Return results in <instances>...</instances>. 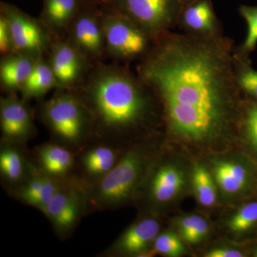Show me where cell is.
<instances>
[{
    "label": "cell",
    "instance_id": "8fae6325",
    "mask_svg": "<svg viewBox=\"0 0 257 257\" xmlns=\"http://www.w3.org/2000/svg\"><path fill=\"white\" fill-rule=\"evenodd\" d=\"M0 128L2 140L25 145L36 135L32 111L16 93L0 99Z\"/></svg>",
    "mask_w": 257,
    "mask_h": 257
},
{
    "label": "cell",
    "instance_id": "83f0119b",
    "mask_svg": "<svg viewBox=\"0 0 257 257\" xmlns=\"http://www.w3.org/2000/svg\"><path fill=\"white\" fill-rule=\"evenodd\" d=\"M246 131L251 145L257 151V105L248 109L246 116Z\"/></svg>",
    "mask_w": 257,
    "mask_h": 257
},
{
    "label": "cell",
    "instance_id": "5bb4252c",
    "mask_svg": "<svg viewBox=\"0 0 257 257\" xmlns=\"http://www.w3.org/2000/svg\"><path fill=\"white\" fill-rule=\"evenodd\" d=\"M76 157L77 152L52 141L37 147L34 162L45 175L63 180L73 175Z\"/></svg>",
    "mask_w": 257,
    "mask_h": 257
},
{
    "label": "cell",
    "instance_id": "9c48e42d",
    "mask_svg": "<svg viewBox=\"0 0 257 257\" xmlns=\"http://www.w3.org/2000/svg\"><path fill=\"white\" fill-rule=\"evenodd\" d=\"M126 151L120 145L91 143L77 151L72 177L85 188L100 181L117 164Z\"/></svg>",
    "mask_w": 257,
    "mask_h": 257
},
{
    "label": "cell",
    "instance_id": "cb8c5ba5",
    "mask_svg": "<svg viewBox=\"0 0 257 257\" xmlns=\"http://www.w3.org/2000/svg\"><path fill=\"white\" fill-rule=\"evenodd\" d=\"M257 222V202L243 206L229 221L230 229L234 232H243Z\"/></svg>",
    "mask_w": 257,
    "mask_h": 257
},
{
    "label": "cell",
    "instance_id": "4316f807",
    "mask_svg": "<svg viewBox=\"0 0 257 257\" xmlns=\"http://www.w3.org/2000/svg\"><path fill=\"white\" fill-rule=\"evenodd\" d=\"M14 53L11 32L8 21L0 13V54L2 57Z\"/></svg>",
    "mask_w": 257,
    "mask_h": 257
},
{
    "label": "cell",
    "instance_id": "ac0fdd59",
    "mask_svg": "<svg viewBox=\"0 0 257 257\" xmlns=\"http://www.w3.org/2000/svg\"><path fill=\"white\" fill-rule=\"evenodd\" d=\"M183 185V175L178 169L172 165L161 166L150 179L149 197L155 204H165L175 198Z\"/></svg>",
    "mask_w": 257,
    "mask_h": 257
},
{
    "label": "cell",
    "instance_id": "7a4b0ae2",
    "mask_svg": "<svg viewBox=\"0 0 257 257\" xmlns=\"http://www.w3.org/2000/svg\"><path fill=\"white\" fill-rule=\"evenodd\" d=\"M142 148L125 151L114 168L86 189V214L112 210L127 203L138 192L148 163Z\"/></svg>",
    "mask_w": 257,
    "mask_h": 257
},
{
    "label": "cell",
    "instance_id": "e0dca14e",
    "mask_svg": "<svg viewBox=\"0 0 257 257\" xmlns=\"http://www.w3.org/2000/svg\"><path fill=\"white\" fill-rule=\"evenodd\" d=\"M179 19L191 34L216 35V19L210 0H195L184 5Z\"/></svg>",
    "mask_w": 257,
    "mask_h": 257
},
{
    "label": "cell",
    "instance_id": "3957f363",
    "mask_svg": "<svg viewBox=\"0 0 257 257\" xmlns=\"http://www.w3.org/2000/svg\"><path fill=\"white\" fill-rule=\"evenodd\" d=\"M52 141L77 152L91 143V122L85 107L69 89H57L39 109Z\"/></svg>",
    "mask_w": 257,
    "mask_h": 257
},
{
    "label": "cell",
    "instance_id": "f546056e",
    "mask_svg": "<svg viewBox=\"0 0 257 257\" xmlns=\"http://www.w3.org/2000/svg\"><path fill=\"white\" fill-rule=\"evenodd\" d=\"M85 3L96 5L99 8H109L112 4L114 0H84Z\"/></svg>",
    "mask_w": 257,
    "mask_h": 257
},
{
    "label": "cell",
    "instance_id": "6da1fadb",
    "mask_svg": "<svg viewBox=\"0 0 257 257\" xmlns=\"http://www.w3.org/2000/svg\"><path fill=\"white\" fill-rule=\"evenodd\" d=\"M69 90L89 114L91 143L120 145L126 135L147 124L153 114L155 94L138 74L119 62L94 64Z\"/></svg>",
    "mask_w": 257,
    "mask_h": 257
},
{
    "label": "cell",
    "instance_id": "2e32d148",
    "mask_svg": "<svg viewBox=\"0 0 257 257\" xmlns=\"http://www.w3.org/2000/svg\"><path fill=\"white\" fill-rule=\"evenodd\" d=\"M35 60L13 53L2 57L0 62V84L7 94L20 92L29 76L31 74Z\"/></svg>",
    "mask_w": 257,
    "mask_h": 257
},
{
    "label": "cell",
    "instance_id": "7402d4cb",
    "mask_svg": "<svg viewBox=\"0 0 257 257\" xmlns=\"http://www.w3.org/2000/svg\"><path fill=\"white\" fill-rule=\"evenodd\" d=\"M179 227L184 241L189 243H197L205 237L209 225L204 218L190 215L185 216L181 220Z\"/></svg>",
    "mask_w": 257,
    "mask_h": 257
},
{
    "label": "cell",
    "instance_id": "d4e9b609",
    "mask_svg": "<svg viewBox=\"0 0 257 257\" xmlns=\"http://www.w3.org/2000/svg\"><path fill=\"white\" fill-rule=\"evenodd\" d=\"M239 12L248 25L247 37L243 45V50H252L257 43V7L241 6Z\"/></svg>",
    "mask_w": 257,
    "mask_h": 257
},
{
    "label": "cell",
    "instance_id": "4dcf8cb0",
    "mask_svg": "<svg viewBox=\"0 0 257 257\" xmlns=\"http://www.w3.org/2000/svg\"><path fill=\"white\" fill-rule=\"evenodd\" d=\"M195 1V0H182V3L184 5L189 4V3H192V2Z\"/></svg>",
    "mask_w": 257,
    "mask_h": 257
},
{
    "label": "cell",
    "instance_id": "8992f818",
    "mask_svg": "<svg viewBox=\"0 0 257 257\" xmlns=\"http://www.w3.org/2000/svg\"><path fill=\"white\" fill-rule=\"evenodd\" d=\"M182 0H114L109 8L131 19L157 40L179 19Z\"/></svg>",
    "mask_w": 257,
    "mask_h": 257
},
{
    "label": "cell",
    "instance_id": "4fadbf2b",
    "mask_svg": "<svg viewBox=\"0 0 257 257\" xmlns=\"http://www.w3.org/2000/svg\"><path fill=\"white\" fill-rule=\"evenodd\" d=\"M25 145L2 140L0 148V175L3 185L10 193L21 187L31 175L35 162L25 154Z\"/></svg>",
    "mask_w": 257,
    "mask_h": 257
},
{
    "label": "cell",
    "instance_id": "f1b7e54d",
    "mask_svg": "<svg viewBox=\"0 0 257 257\" xmlns=\"http://www.w3.org/2000/svg\"><path fill=\"white\" fill-rule=\"evenodd\" d=\"M207 257H242L243 253L230 248H214L205 255Z\"/></svg>",
    "mask_w": 257,
    "mask_h": 257
},
{
    "label": "cell",
    "instance_id": "277c9868",
    "mask_svg": "<svg viewBox=\"0 0 257 257\" xmlns=\"http://www.w3.org/2000/svg\"><path fill=\"white\" fill-rule=\"evenodd\" d=\"M106 58L119 63L143 59L156 40L131 19L109 8H101Z\"/></svg>",
    "mask_w": 257,
    "mask_h": 257
},
{
    "label": "cell",
    "instance_id": "1f68e13d",
    "mask_svg": "<svg viewBox=\"0 0 257 257\" xmlns=\"http://www.w3.org/2000/svg\"><path fill=\"white\" fill-rule=\"evenodd\" d=\"M254 256L257 257V248H256V251H255Z\"/></svg>",
    "mask_w": 257,
    "mask_h": 257
},
{
    "label": "cell",
    "instance_id": "44dd1931",
    "mask_svg": "<svg viewBox=\"0 0 257 257\" xmlns=\"http://www.w3.org/2000/svg\"><path fill=\"white\" fill-rule=\"evenodd\" d=\"M193 185L198 201L204 207H211L216 201L214 179L205 167L197 165L193 172Z\"/></svg>",
    "mask_w": 257,
    "mask_h": 257
},
{
    "label": "cell",
    "instance_id": "52a82bcc",
    "mask_svg": "<svg viewBox=\"0 0 257 257\" xmlns=\"http://www.w3.org/2000/svg\"><path fill=\"white\" fill-rule=\"evenodd\" d=\"M40 211L50 221L58 237L67 239L86 214L85 187L73 177L67 179Z\"/></svg>",
    "mask_w": 257,
    "mask_h": 257
},
{
    "label": "cell",
    "instance_id": "5b68a950",
    "mask_svg": "<svg viewBox=\"0 0 257 257\" xmlns=\"http://www.w3.org/2000/svg\"><path fill=\"white\" fill-rule=\"evenodd\" d=\"M0 13L8 21L14 53L34 60L45 57L55 38L40 19L24 13L14 5L1 2Z\"/></svg>",
    "mask_w": 257,
    "mask_h": 257
},
{
    "label": "cell",
    "instance_id": "484cf974",
    "mask_svg": "<svg viewBox=\"0 0 257 257\" xmlns=\"http://www.w3.org/2000/svg\"><path fill=\"white\" fill-rule=\"evenodd\" d=\"M240 88L257 98V72L249 67H242L237 71Z\"/></svg>",
    "mask_w": 257,
    "mask_h": 257
},
{
    "label": "cell",
    "instance_id": "ba28073f",
    "mask_svg": "<svg viewBox=\"0 0 257 257\" xmlns=\"http://www.w3.org/2000/svg\"><path fill=\"white\" fill-rule=\"evenodd\" d=\"M65 38L91 66L104 62L106 55L101 8L84 1Z\"/></svg>",
    "mask_w": 257,
    "mask_h": 257
},
{
    "label": "cell",
    "instance_id": "9a60e30c",
    "mask_svg": "<svg viewBox=\"0 0 257 257\" xmlns=\"http://www.w3.org/2000/svg\"><path fill=\"white\" fill-rule=\"evenodd\" d=\"M84 0H43L40 20L55 39L64 38Z\"/></svg>",
    "mask_w": 257,
    "mask_h": 257
},
{
    "label": "cell",
    "instance_id": "7c38bea8",
    "mask_svg": "<svg viewBox=\"0 0 257 257\" xmlns=\"http://www.w3.org/2000/svg\"><path fill=\"white\" fill-rule=\"evenodd\" d=\"M160 231V224L157 219L143 218L130 225L99 256H141L148 253L149 248L153 244Z\"/></svg>",
    "mask_w": 257,
    "mask_h": 257
},
{
    "label": "cell",
    "instance_id": "d6986e66",
    "mask_svg": "<svg viewBox=\"0 0 257 257\" xmlns=\"http://www.w3.org/2000/svg\"><path fill=\"white\" fill-rule=\"evenodd\" d=\"M57 89V82L47 58L42 57L35 60L31 74L20 89L22 99H40L51 89Z\"/></svg>",
    "mask_w": 257,
    "mask_h": 257
},
{
    "label": "cell",
    "instance_id": "ffe728a7",
    "mask_svg": "<svg viewBox=\"0 0 257 257\" xmlns=\"http://www.w3.org/2000/svg\"><path fill=\"white\" fill-rule=\"evenodd\" d=\"M214 175L218 185L229 194L239 192L247 182L246 169L234 162H222L218 164Z\"/></svg>",
    "mask_w": 257,
    "mask_h": 257
},
{
    "label": "cell",
    "instance_id": "603a6c76",
    "mask_svg": "<svg viewBox=\"0 0 257 257\" xmlns=\"http://www.w3.org/2000/svg\"><path fill=\"white\" fill-rule=\"evenodd\" d=\"M153 251L168 256H180L184 251L183 243L172 232L160 233L153 243Z\"/></svg>",
    "mask_w": 257,
    "mask_h": 257
},
{
    "label": "cell",
    "instance_id": "30bf717a",
    "mask_svg": "<svg viewBox=\"0 0 257 257\" xmlns=\"http://www.w3.org/2000/svg\"><path fill=\"white\" fill-rule=\"evenodd\" d=\"M47 60L55 75L57 89H72L92 67L65 37L55 39Z\"/></svg>",
    "mask_w": 257,
    "mask_h": 257
}]
</instances>
